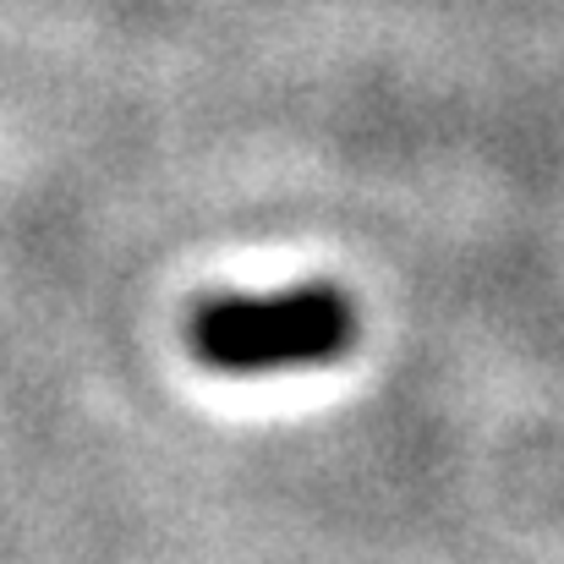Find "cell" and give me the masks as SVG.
<instances>
[{"label":"cell","instance_id":"6da1fadb","mask_svg":"<svg viewBox=\"0 0 564 564\" xmlns=\"http://www.w3.org/2000/svg\"><path fill=\"white\" fill-rule=\"evenodd\" d=\"M357 335V313L335 285L236 291L192 313V357L214 373H285L335 362Z\"/></svg>","mask_w":564,"mask_h":564}]
</instances>
